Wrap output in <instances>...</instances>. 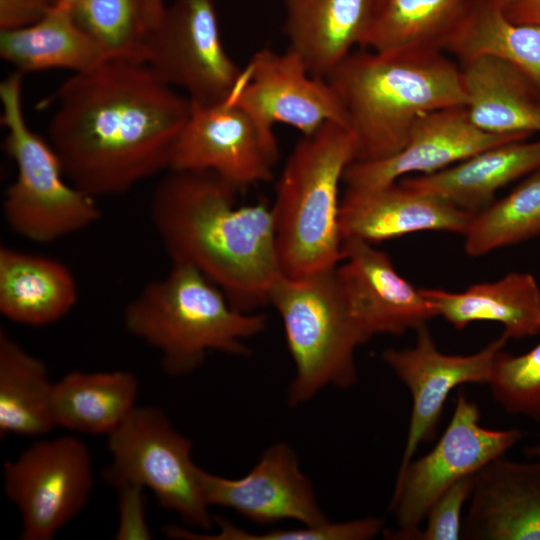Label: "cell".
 <instances>
[{
  "mask_svg": "<svg viewBox=\"0 0 540 540\" xmlns=\"http://www.w3.org/2000/svg\"><path fill=\"white\" fill-rule=\"evenodd\" d=\"M416 343L403 349L388 348L383 362L408 388L412 411L399 470L414 457L420 444L432 440L452 390L463 384H489L498 353L508 339L501 334L469 355H448L436 346L427 325L416 330Z\"/></svg>",
  "mask_w": 540,
  "mask_h": 540,
  "instance_id": "5bb4252c",
  "label": "cell"
},
{
  "mask_svg": "<svg viewBox=\"0 0 540 540\" xmlns=\"http://www.w3.org/2000/svg\"><path fill=\"white\" fill-rule=\"evenodd\" d=\"M4 150L17 175L4 192L2 211L15 234L50 243L92 226L101 216L96 198L66 181L62 162L50 144L30 129L22 106V73L0 84Z\"/></svg>",
  "mask_w": 540,
  "mask_h": 540,
  "instance_id": "52a82bcc",
  "label": "cell"
},
{
  "mask_svg": "<svg viewBox=\"0 0 540 540\" xmlns=\"http://www.w3.org/2000/svg\"><path fill=\"white\" fill-rule=\"evenodd\" d=\"M524 453L529 459H540V443L525 448Z\"/></svg>",
  "mask_w": 540,
  "mask_h": 540,
  "instance_id": "74e56055",
  "label": "cell"
},
{
  "mask_svg": "<svg viewBox=\"0 0 540 540\" xmlns=\"http://www.w3.org/2000/svg\"><path fill=\"white\" fill-rule=\"evenodd\" d=\"M526 140L500 144L440 171L399 181L474 215L488 207L501 188L540 167V140Z\"/></svg>",
  "mask_w": 540,
  "mask_h": 540,
  "instance_id": "7402d4cb",
  "label": "cell"
},
{
  "mask_svg": "<svg viewBox=\"0 0 540 540\" xmlns=\"http://www.w3.org/2000/svg\"><path fill=\"white\" fill-rule=\"evenodd\" d=\"M442 317L457 330L476 321L500 323L503 335L523 339L540 333V286L528 272H510L494 282L461 292L421 288Z\"/></svg>",
  "mask_w": 540,
  "mask_h": 540,
  "instance_id": "603a6c76",
  "label": "cell"
},
{
  "mask_svg": "<svg viewBox=\"0 0 540 540\" xmlns=\"http://www.w3.org/2000/svg\"><path fill=\"white\" fill-rule=\"evenodd\" d=\"M530 137L495 134L479 129L465 106H453L424 115L396 154L372 162H351L344 173L346 189L381 187L410 173L430 174L452 166L488 148Z\"/></svg>",
  "mask_w": 540,
  "mask_h": 540,
  "instance_id": "e0dca14e",
  "label": "cell"
},
{
  "mask_svg": "<svg viewBox=\"0 0 540 540\" xmlns=\"http://www.w3.org/2000/svg\"><path fill=\"white\" fill-rule=\"evenodd\" d=\"M0 55L22 74L54 68L78 73L109 60L71 10L57 4L32 25L1 30Z\"/></svg>",
  "mask_w": 540,
  "mask_h": 540,
  "instance_id": "d4e9b609",
  "label": "cell"
},
{
  "mask_svg": "<svg viewBox=\"0 0 540 540\" xmlns=\"http://www.w3.org/2000/svg\"><path fill=\"white\" fill-rule=\"evenodd\" d=\"M353 158L347 127L329 122L297 142L271 206L281 274L300 278L343 258L339 185Z\"/></svg>",
  "mask_w": 540,
  "mask_h": 540,
  "instance_id": "5b68a950",
  "label": "cell"
},
{
  "mask_svg": "<svg viewBox=\"0 0 540 540\" xmlns=\"http://www.w3.org/2000/svg\"><path fill=\"white\" fill-rule=\"evenodd\" d=\"M478 405L459 391L452 417L430 452L398 471L391 510L397 529L383 530L390 540H413L433 503L461 479L503 457L522 438L518 428L481 425Z\"/></svg>",
  "mask_w": 540,
  "mask_h": 540,
  "instance_id": "9c48e42d",
  "label": "cell"
},
{
  "mask_svg": "<svg viewBox=\"0 0 540 540\" xmlns=\"http://www.w3.org/2000/svg\"><path fill=\"white\" fill-rule=\"evenodd\" d=\"M55 4L56 0H0V29L32 25L42 19Z\"/></svg>",
  "mask_w": 540,
  "mask_h": 540,
  "instance_id": "e575fe53",
  "label": "cell"
},
{
  "mask_svg": "<svg viewBox=\"0 0 540 540\" xmlns=\"http://www.w3.org/2000/svg\"><path fill=\"white\" fill-rule=\"evenodd\" d=\"M111 463L106 480L121 489L148 488L159 504L193 528L211 526L199 467L193 462L192 442L177 431L157 407L136 406L108 435Z\"/></svg>",
  "mask_w": 540,
  "mask_h": 540,
  "instance_id": "ba28073f",
  "label": "cell"
},
{
  "mask_svg": "<svg viewBox=\"0 0 540 540\" xmlns=\"http://www.w3.org/2000/svg\"><path fill=\"white\" fill-rule=\"evenodd\" d=\"M473 475L456 482L428 510L425 528L419 529L413 540H457L461 538L462 510L469 500Z\"/></svg>",
  "mask_w": 540,
  "mask_h": 540,
  "instance_id": "836d02e7",
  "label": "cell"
},
{
  "mask_svg": "<svg viewBox=\"0 0 540 540\" xmlns=\"http://www.w3.org/2000/svg\"><path fill=\"white\" fill-rule=\"evenodd\" d=\"M325 79L345 112L352 162L391 157L424 115L466 103L461 69L442 51L350 52Z\"/></svg>",
  "mask_w": 540,
  "mask_h": 540,
  "instance_id": "3957f363",
  "label": "cell"
},
{
  "mask_svg": "<svg viewBox=\"0 0 540 540\" xmlns=\"http://www.w3.org/2000/svg\"><path fill=\"white\" fill-rule=\"evenodd\" d=\"M266 128L285 124L309 135L326 123L347 127L343 107L325 78L312 75L291 49L257 51L227 99Z\"/></svg>",
  "mask_w": 540,
  "mask_h": 540,
  "instance_id": "4fadbf2b",
  "label": "cell"
},
{
  "mask_svg": "<svg viewBox=\"0 0 540 540\" xmlns=\"http://www.w3.org/2000/svg\"><path fill=\"white\" fill-rule=\"evenodd\" d=\"M336 267L300 278L281 274L269 292L268 304L281 317L295 364L287 393L293 407L329 385L348 388L357 379L355 351L368 341L343 294Z\"/></svg>",
  "mask_w": 540,
  "mask_h": 540,
  "instance_id": "8992f818",
  "label": "cell"
},
{
  "mask_svg": "<svg viewBox=\"0 0 540 540\" xmlns=\"http://www.w3.org/2000/svg\"><path fill=\"white\" fill-rule=\"evenodd\" d=\"M279 148L274 129L228 102H191L169 170L211 171L239 190L272 180Z\"/></svg>",
  "mask_w": 540,
  "mask_h": 540,
  "instance_id": "7c38bea8",
  "label": "cell"
},
{
  "mask_svg": "<svg viewBox=\"0 0 540 540\" xmlns=\"http://www.w3.org/2000/svg\"><path fill=\"white\" fill-rule=\"evenodd\" d=\"M45 363L0 329V434L41 436L56 427Z\"/></svg>",
  "mask_w": 540,
  "mask_h": 540,
  "instance_id": "83f0119b",
  "label": "cell"
},
{
  "mask_svg": "<svg viewBox=\"0 0 540 540\" xmlns=\"http://www.w3.org/2000/svg\"><path fill=\"white\" fill-rule=\"evenodd\" d=\"M78 286L58 260L7 246L0 248V312L10 321L44 326L76 305Z\"/></svg>",
  "mask_w": 540,
  "mask_h": 540,
  "instance_id": "cb8c5ba5",
  "label": "cell"
},
{
  "mask_svg": "<svg viewBox=\"0 0 540 540\" xmlns=\"http://www.w3.org/2000/svg\"><path fill=\"white\" fill-rule=\"evenodd\" d=\"M461 62L465 108L474 125L495 134L540 132V91L528 77L491 55Z\"/></svg>",
  "mask_w": 540,
  "mask_h": 540,
  "instance_id": "44dd1931",
  "label": "cell"
},
{
  "mask_svg": "<svg viewBox=\"0 0 540 540\" xmlns=\"http://www.w3.org/2000/svg\"><path fill=\"white\" fill-rule=\"evenodd\" d=\"M503 12L514 23L540 28V0H514L503 8Z\"/></svg>",
  "mask_w": 540,
  "mask_h": 540,
  "instance_id": "d590c367",
  "label": "cell"
},
{
  "mask_svg": "<svg viewBox=\"0 0 540 540\" xmlns=\"http://www.w3.org/2000/svg\"><path fill=\"white\" fill-rule=\"evenodd\" d=\"M492 1L500 5L502 8H504L506 5L513 2L514 0H492Z\"/></svg>",
  "mask_w": 540,
  "mask_h": 540,
  "instance_id": "ab89813d",
  "label": "cell"
},
{
  "mask_svg": "<svg viewBox=\"0 0 540 540\" xmlns=\"http://www.w3.org/2000/svg\"><path fill=\"white\" fill-rule=\"evenodd\" d=\"M463 236L464 250L471 257L540 236V167L506 196L474 214Z\"/></svg>",
  "mask_w": 540,
  "mask_h": 540,
  "instance_id": "f546056e",
  "label": "cell"
},
{
  "mask_svg": "<svg viewBox=\"0 0 540 540\" xmlns=\"http://www.w3.org/2000/svg\"><path fill=\"white\" fill-rule=\"evenodd\" d=\"M446 50L461 61L478 55L505 60L540 91V28L510 21L492 0H478Z\"/></svg>",
  "mask_w": 540,
  "mask_h": 540,
  "instance_id": "f1b7e54d",
  "label": "cell"
},
{
  "mask_svg": "<svg viewBox=\"0 0 540 540\" xmlns=\"http://www.w3.org/2000/svg\"><path fill=\"white\" fill-rule=\"evenodd\" d=\"M473 214L400 181L366 190L346 189L340 205L345 239L378 243L406 234L437 231L464 234Z\"/></svg>",
  "mask_w": 540,
  "mask_h": 540,
  "instance_id": "ac0fdd59",
  "label": "cell"
},
{
  "mask_svg": "<svg viewBox=\"0 0 540 540\" xmlns=\"http://www.w3.org/2000/svg\"><path fill=\"white\" fill-rule=\"evenodd\" d=\"M166 5L164 0H147L148 17L150 29L153 28L160 20Z\"/></svg>",
  "mask_w": 540,
  "mask_h": 540,
  "instance_id": "8d00e7d4",
  "label": "cell"
},
{
  "mask_svg": "<svg viewBox=\"0 0 540 540\" xmlns=\"http://www.w3.org/2000/svg\"><path fill=\"white\" fill-rule=\"evenodd\" d=\"M146 64L191 102L227 101L241 68L224 48L213 0H174L146 40Z\"/></svg>",
  "mask_w": 540,
  "mask_h": 540,
  "instance_id": "30bf717a",
  "label": "cell"
},
{
  "mask_svg": "<svg viewBox=\"0 0 540 540\" xmlns=\"http://www.w3.org/2000/svg\"><path fill=\"white\" fill-rule=\"evenodd\" d=\"M220 531L213 535L192 533L195 539L219 540H367L383 532V520L368 517L344 522H330L320 525H304L302 528L277 529L263 533H251L238 528L229 521L217 519Z\"/></svg>",
  "mask_w": 540,
  "mask_h": 540,
  "instance_id": "d6a6232c",
  "label": "cell"
},
{
  "mask_svg": "<svg viewBox=\"0 0 540 540\" xmlns=\"http://www.w3.org/2000/svg\"><path fill=\"white\" fill-rule=\"evenodd\" d=\"M478 0H377L362 45L373 51L446 50Z\"/></svg>",
  "mask_w": 540,
  "mask_h": 540,
  "instance_id": "484cf974",
  "label": "cell"
},
{
  "mask_svg": "<svg viewBox=\"0 0 540 540\" xmlns=\"http://www.w3.org/2000/svg\"><path fill=\"white\" fill-rule=\"evenodd\" d=\"M93 466L87 445L67 435L42 440L6 462L3 488L21 515L23 540H51L88 502Z\"/></svg>",
  "mask_w": 540,
  "mask_h": 540,
  "instance_id": "8fae6325",
  "label": "cell"
},
{
  "mask_svg": "<svg viewBox=\"0 0 540 540\" xmlns=\"http://www.w3.org/2000/svg\"><path fill=\"white\" fill-rule=\"evenodd\" d=\"M78 1L79 0H56V4L71 10Z\"/></svg>",
  "mask_w": 540,
  "mask_h": 540,
  "instance_id": "f35d334b",
  "label": "cell"
},
{
  "mask_svg": "<svg viewBox=\"0 0 540 540\" xmlns=\"http://www.w3.org/2000/svg\"><path fill=\"white\" fill-rule=\"evenodd\" d=\"M137 394L138 380L130 371L69 372L54 386L56 427L108 436L136 407Z\"/></svg>",
  "mask_w": 540,
  "mask_h": 540,
  "instance_id": "4316f807",
  "label": "cell"
},
{
  "mask_svg": "<svg viewBox=\"0 0 540 540\" xmlns=\"http://www.w3.org/2000/svg\"><path fill=\"white\" fill-rule=\"evenodd\" d=\"M377 0H285L289 49L317 77L327 74L355 45L362 46Z\"/></svg>",
  "mask_w": 540,
  "mask_h": 540,
  "instance_id": "ffe728a7",
  "label": "cell"
},
{
  "mask_svg": "<svg viewBox=\"0 0 540 540\" xmlns=\"http://www.w3.org/2000/svg\"><path fill=\"white\" fill-rule=\"evenodd\" d=\"M239 191L211 171L169 170L150 217L172 263L194 267L234 308L254 312L268 304L281 270L271 206H236Z\"/></svg>",
  "mask_w": 540,
  "mask_h": 540,
  "instance_id": "7a4b0ae2",
  "label": "cell"
},
{
  "mask_svg": "<svg viewBox=\"0 0 540 540\" xmlns=\"http://www.w3.org/2000/svg\"><path fill=\"white\" fill-rule=\"evenodd\" d=\"M198 477L209 507L230 508L260 524L295 520L311 526L328 521L296 453L284 442L266 449L242 478H224L200 467Z\"/></svg>",
  "mask_w": 540,
  "mask_h": 540,
  "instance_id": "9a60e30c",
  "label": "cell"
},
{
  "mask_svg": "<svg viewBox=\"0 0 540 540\" xmlns=\"http://www.w3.org/2000/svg\"><path fill=\"white\" fill-rule=\"evenodd\" d=\"M340 263L338 281L367 341L416 331L438 317L421 288L402 277L387 253L371 243L345 239Z\"/></svg>",
  "mask_w": 540,
  "mask_h": 540,
  "instance_id": "2e32d148",
  "label": "cell"
},
{
  "mask_svg": "<svg viewBox=\"0 0 540 540\" xmlns=\"http://www.w3.org/2000/svg\"><path fill=\"white\" fill-rule=\"evenodd\" d=\"M71 13L109 60L146 63L147 0H79Z\"/></svg>",
  "mask_w": 540,
  "mask_h": 540,
  "instance_id": "4dcf8cb0",
  "label": "cell"
},
{
  "mask_svg": "<svg viewBox=\"0 0 540 540\" xmlns=\"http://www.w3.org/2000/svg\"><path fill=\"white\" fill-rule=\"evenodd\" d=\"M56 101L49 142L69 182L94 198L169 170L191 110L146 63L119 60L74 73Z\"/></svg>",
  "mask_w": 540,
  "mask_h": 540,
  "instance_id": "6da1fadb",
  "label": "cell"
},
{
  "mask_svg": "<svg viewBox=\"0 0 540 540\" xmlns=\"http://www.w3.org/2000/svg\"><path fill=\"white\" fill-rule=\"evenodd\" d=\"M488 385L494 401L506 413L540 423V342L520 355L502 349Z\"/></svg>",
  "mask_w": 540,
  "mask_h": 540,
  "instance_id": "1f68e13d",
  "label": "cell"
},
{
  "mask_svg": "<svg viewBox=\"0 0 540 540\" xmlns=\"http://www.w3.org/2000/svg\"><path fill=\"white\" fill-rule=\"evenodd\" d=\"M461 538L540 540V459L497 458L473 475Z\"/></svg>",
  "mask_w": 540,
  "mask_h": 540,
  "instance_id": "d6986e66",
  "label": "cell"
},
{
  "mask_svg": "<svg viewBox=\"0 0 540 540\" xmlns=\"http://www.w3.org/2000/svg\"><path fill=\"white\" fill-rule=\"evenodd\" d=\"M123 320L132 336L159 352L171 376L191 374L211 351L249 354L246 341L267 323L262 313L234 308L200 271L181 263L145 285L126 305Z\"/></svg>",
  "mask_w": 540,
  "mask_h": 540,
  "instance_id": "277c9868",
  "label": "cell"
}]
</instances>
